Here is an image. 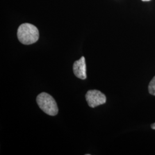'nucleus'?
<instances>
[{
    "label": "nucleus",
    "mask_w": 155,
    "mask_h": 155,
    "mask_svg": "<svg viewBox=\"0 0 155 155\" xmlns=\"http://www.w3.org/2000/svg\"><path fill=\"white\" fill-rule=\"evenodd\" d=\"M148 91L150 94L155 96V76L150 82L148 86Z\"/></svg>",
    "instance_id": "5"
},
{
    "label": "nucleus",
    "mask_w": 155,
    "mask_h": 155,
    "mask_svg": "<svg viewBox=\"0 0 155 155\" xmlns=\"http://www.w3.org/2000/svg\"><path fill=\"white\" fill-rule=\"evenodd\" d=\"M85 98L89 106L92 108L104 104L106 101L105 95L97 90H89Z\"/></svg>",
    "instance_id": "3"
},
{
    "label": "nucleus",
    "mask_w": 155,
    "mask_h": 155,
    "mask_svg": "<svg viewBox=\"0 0 155 155\" xmlns=\"http://www.w3.org/2000/svg\"><path fill=\"white\" fill-rule=\"evenodd\" d=\"M17 38L23 45H32L38 40L39 31L32 24L24 23L18 28Z\"/></svg>",
    "instance_id": "1"
},
{
    "label": "nucleus",
    "mask_w": 155,
    "mask_h": 155,
    "mask_svg": "<svg viewBox=\"0 0 155 155\" xmlns=\"http://www.w3.org/2000/svg\"><path fill=\"white\" fill-rule=\"evenodd\" d=\"M36 102L39 107L51 116H56L58 113V107L55 99L49 94L41 93L36 98Z\"/></svg>",
    "instance_id": "2"
},
{
    "label": "nucleus",
    "mask_w": 155,
    "mask_h": 155,
    "mask_svg": "<svg viewBox=\"0 0 155 155\" xmlns=\"http://www.w3.org/2000/svg\"><path fill=\"white\" fill-rule=\"evenodd\" d=\"M143 1H149L150 0H142Z\"/></svg>",
    "instance_id": "7"
},
{
    "label": "nucleus",
    "mask_w": 155,
    "mask_h": 155,
    "mask_svg": "<svg viewBox=\"0 0 155 155\" xmlns=\"http://www.w3.org/2000/svg\"><path fill=\"white\" fill-rule=\"evenodd\" d=\"M73 71L74 75L78 78L82 80L86 79V65L84 56L74 62L73 64Z\"/></svg>",
    "instance_id": "4"
},
{
    "label": "nucleus",
    "mask_w": 155,
    "mask_h": 155,
    "mask_svg": "<svg viewBox=\"0 0 155 155\" xmlns=\"http://www.w3.org/2000/svg\"><path fill=\"white\" fill-rule=\"evenodd\" d=\"M151 127H152V129H155V123H154V124H152L151 125Z\"/></svg>",
    "instance_id": "6"
}]
</instances>
